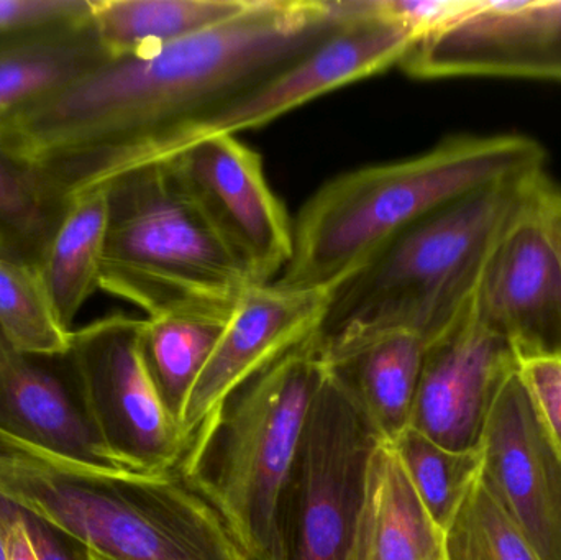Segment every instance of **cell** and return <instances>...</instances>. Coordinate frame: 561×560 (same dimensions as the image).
Returning a JSON list of instances; mask_svg holds the SVG:
<instances>
[{
    "label": "cell",
    "mask_w": 561,
    "mask_h": 560,
    "mask_svg": "<svg viewBox=\"0 0 561 560\" xmlns=\"http://www.w3.org/2000/svg\"><path fill=\"white\" fill-rule=\"evenodd\" d=\"M381 441L348 390L323 367L280 495L283 560H348L369 457Z\"/></svg>",
    "instance_id": "52a82bcc"
},
{
    "label": "cell",
    "mask_w": 561,
    "mask_h": 560,
    "mask_svg": "<svg viewBox=\"0 0 561 560\" xmlns=\"http://www.w3.org/2000/svg\"><path fill=\"white\" fill-rule=\"evenodd\" d=\"M0 334L28 357H68L75 331L59 318L38 263L0 249Z\"/></svg>",
    "instance_id": "603a6c76"
},
{
    "label": "cell",
    "mask_w": 561,
    "mask_h": 560,
    "mask_svg": "<svg viewBox=\"0 0 561 560\" xmlns=\"http://www.w3.org/2000/svg\"><path fill=\"white\" fill-rule=\"evenodd\" d=\"M144 319L114 315L75 329L76 397L108 449L144 476L178 472L187 453L145 362Z\"/></svg>",
    "instance_id": "ba28073f"
},
{
    "label": "cell",
    "mask_w": 561,
    "mask_h": 560,
    "mask_svg": "<svg viewBox=\"0 0 561 560\" xmlns=\"http://www.w3.org/2000/svg\"><path fill=\"white\" fill-rule=\"evenodd\" d=\"M0 502L111 560H249L219 513L180 473L91 472L2 427Z\"/></svg>",
    "instance_id": "277c9868"
},
{
    "label": "cell",
    "mask_w": 561,
    "mask_h": 560,
    "mask_svg": "<svg viewBox=\"0 0 561 560\" xmlns=\"http://www.w3.org/2000/svg\"><path fill=\"white\" fill-rule=\"evenodd\" d=\"M226 322L190 315L144 319L145 362L164 408L180 427L194 385L209 362Z\"/></svg>",
    "instance_id": "7402d4cb"
},
{
    "label": "cell",
    "mask_w": 561,
    "mask_h": 560,
    "mask_svg": "<svg viewBox=\"0 0 561 560\" xmlns=\"http://www.w3.org/2000/svg\"><path fill=\"white\" fill-rule=\"evenodd\" d=\"M0 334V427L59 460L105 476H144L99 437L65 385Z\"/></svg>",
    "instance_id": "2e32d148"
},
{
    "label": "cell",
    "mask_w": 561,
    "mask_h": 560,
    "mask_svg": "<svg viewBox=\"0 0 561 560\" xmlns=\"http://www.w3.org/2000/svg\"><path fill=\"white\" fill-rule=\"evenodd\" d=\"M99 289L148 318L190 315L227 321L256 285L222 242L170 160L112 180Z\"/></svg>",
    "instance_id": "5b68a950"
},
{
    "label": "cell",
    "mask_w": 561,
    "mask_h": 560,
    "mask_svg": "<svg viewBox=\"0 0 561 560\" xmlns=\"http://www.w3.org/2000/svg\"><path fill=\"white\" fill-rule=\"evenodd\" d=\"M327 302L329 292L276 282L243 293L187 401L181 421L187 449L243 385L316 334Z\"/></svg>",
    "instance_id": "9a60e30c"
},
{
    "label": "cell",
    "mask_w": 561,
    "mask_h": 560,
    "mask_svg": "<svg viewBox=\"0 0 561 560\" xmlns=\"http://www.w3.org/2000/svg\"><path fill=\"white\" fill-rule=\"evenodd\" d=\"M546 176L501 237L478 308L520 362L561 357V259L543 206Z\"/></svg>",
    "instance_id": "5bb4252c"
},
{
    "label": "cell",
    "mask_w": 561,
    "mask_h": 560,
    "mask_svg": "<svg viewBox=\"0 0 561 560\" xmlns=\"http://www.w3.org/2000/svg\"><path fill=\"white\" fill-rule=\"evenodd\" d=\"M107 219V191L75 197L56 220L38 259L53 305L71 331L76 316L99 288Z\"/></svg>",
    "instance_id": "44dd1931"
},
{
    "label": "cell",
    "mask_w": 561,
    "mask_h": 560,
    "mask_svg": "<svg viewBox=\"0 0 561 560\" xmlns=\"http://www.w3.org/2000/svg\"><path fill=\"white\" fill-rule=\"evenodd\" d=\"M91 10V0H0V35L75 22Z\"/></svg>",
    "instance_id": "4316f807"
},
{
    "label": "cell",
    "mask_w": 561,
    "mask_h": 560,
    "mask_svg": "<svg viewBox=\"0 0 561 560\" xmlns=\"http://www.w3.org/2000/svg\"><path fill=\"white\" fill-rule=\"evenodd\" d=\"M543 206H546L550 232L556 240L561 259V187L550 180L547 181L546 190H543Z\"/></svg>",
    "instance_id": "1f68e13d"
},
{
    "label": "cell",
    "mask_w": 561,
    "mask_h": 560,
    "mask_svg": "<svg viewBox=\"0 0 561 560\" xmlns=\"http://www.w3.org/2000/svg\"><path fill=\"white\" fill-rule=\"evenodd\" d=\"M519 367L510 342L484 321L474 295L427 347L409 427L447 449H480L494 401Z\"/></svg>",
    "instance_id": "4fadbf2b"
},
{
    "label": "cell",
    "mask_w": 561,
    "mask_h": 560,
    "mask_svg": "<svg viewBox=\"0 0 561 560\" xmlns=\"http://www.w3.org/2000/svg\"><path fill=\"white\" fill-rule=\"evenodd\" d=\"M444 560H542L481 477L442 532Z\"/></svg>",
    "instance_id": "d4e9b609"
},
{
    "label": "cell",
    "mask_w": 561,
    "mask_h": 560,
    "mask_svg": "<svg viewBox=\"0 0 561 560\" xmlns=\"http://www.w3.org/2000/svg\"><path fill=\"white\" fill-rule=\"evenodd\" d=\"M474 0H379L386 15L411 26L419 38L467 12Z\"/></svg>",
    "instance_id": "f1b7e54d"
},
{
    "label": "cell",
    "mask_w": 561,
    "mask_h": 560,
    "mask_svg": "<svg viewBox=\"0 0 561 560\" xmlns=\"http://www.w3.org/2000/svg\"><path fill=\"white\" fill-rule=\"evenodd\" d=\"M348 560H444L442 532L389 441L369 457Z\"/></svg>",
    "instance_id": "ac0fdd59"
},
{
    "label": "cell",
    "mask_w": 561,
    "mask_h": 560,
    "mask_svg": "<svg viewBox=\"0 0 561 560\" xmlns=\"http://www.w3.org/2000/svg\"><path fill=\"white\" fill-rule=\"evenodd\" d=\"M23 519L28 526L30 536H32L39 560H76L72 542L66 541L58 533L46 528L45 525L30 516L23 515Z\"/></svg>",
    "instance_id": "4dcf8cb0"
},
{
    "label": "cell",
    "mask_w": 561,
    "mask_h": 560,
    "mask_svg": "<svg viewBox=\"0 0 561 560\" xmlns=\"http://www.w3.org/2000/svg\"><path fill=\"white\" fill-rule=\"evenodd\" d=\"M481 480L542 560H561V456L523 375L507 378L480 443Z\"/></svg>",
    "instance_id": "7c38bea8"
},
{
    "label": "cell",
    "mask_w": 561,
    "mask_h": 560,
    "mask_svg": "<svg viewBox=\"0 0 561 560\" xmlns=\"http://www.w3.org/2000/svg\"><path fill=\"white\" fill-rule=\"evenodd\" d=\"M72 548H75L76 560H111L91 549L81 548V546L72 545Z\"/></svg>",
    "instance_id": "836d02e7"
},
{
    "label": "cell",
    "mask_w": 561,
    "mask_h": 560,
    "mask_svg": "<svg viewBox=\"0 0 561 560\" xmlns=\"http://www.w3.org/2000/svg\"><path fill=\"white\" fill-rule=\"evenodd\" d=\"M546 171L467 194L402 229L329 292L319 351L376 332H415L428 345L470 305L488 263Z\"/></svg>",
    "instance_id": "7a4b0ae2"
},
{
    "label": "cell",
    "mask_w": 561,
    "mask_h": 560,
    "mask_svg": "<svg viewBox=\"0 0 561 560\" xmlns=\"http://www.w3.org/2000/svg\"><path fill=\"white\" fill-rule=\"evenodd\" d=\"M49 204L39 196L32 181L0 153V249L9 252V232L43 236L48 240L46 224ZM10 253V252H9Z\"/></svg>",
    "instance_id": "484cf974"
},
{
    "label": "cell",
    "mask_w": 561,
    "mask_h": 560,
    "mask_svg": "<svg viewBox=\"0 0 561 560\" xmlns=\"http://www.w3.org/2000/svg\"><path fill=\"white\" fill-rule=\"evenodd\" d=\"M111 58L154 52L242 15L255 0H91Z\"/></svg>",
    "instance_id": "ffe728a7"
},
{
    "label": "cell",
    "mask_w": 561,
    "mask_h": 560,
    "mask_svg": "<svg viewBox=\"0 0 561 560\" xmlns=\"http://www.w3.org/2000/svg\"><path fill=\"white\" fill-rule=\"evenodd\" d=\"M417 39L411 26L382 12L379 0H358L355 13L332 36L224 107L186 147L214 135L263 127L327 92L399 66Z\"/></svg>",
    "instance_id": "8fae6325"
},
{
    "label": "cell",
    "mask_w": 561,
    "mask_h": 560,
    "mask_svg": "<svg viewBox=\"0 0 561 560\" xmlns=\"http://www.w3.org/2000/svg\"><path fill=\"white\" fill-rule=\"evenodd\" d=\"M421 79L457 76L561 81V0H474L399 62Z\"/></svg>",
    "instance_id": "30bf717a"
},
{
    "label": "cell",
    "mask_w": 561,
    "mask_h": 560,
    "mask_svg": "<svg viewBox=\"0 0 561 560\" xmlns=\"http://www.w3.org/2000/svg\"><path fill=\"white\" fill-rule=\"evenodd\" d=\"M519 372L561 456V357L520 362Z\"/></svg>",
    "instance_id": "83f0119b"
},
{
    "label": "cell",
    "mask_w": 561,
    "mask_h": 560,
    "mask_svg": "<svg viewBox=\"0 0 561 560\" xmlns=\"http://www.w3.org/2000/svg\"><path fill=\"white\" fill-rule=\"evenodd\" d=\"M7 522V548L9 560H39L28 526L23 519L22 513L7 503L0 502Z\"/></svg>",
    "instance_id": "f546056e"
},
{
    "label": "cell",
    "mask_w": 561,
    "mask_h": 560,
    "mask_svg": "<svg viewBox=\"0 0 561 560\" xmlns=\"http://www.w3.org/2000/svg\"><path fill=\"white\" fill-rule=\"evenodd\" d=\"M322 377L319 351L307 339L227 400L178 469L249 560H283L280 495Z\"/></svg>",
    "instance_id": "8992f818"
},
{
    "label": "cell",
    "mask_w": 561,
    "mask_h": 560,
    "mask_svg": "<svg viewBox=\"0 0 561 560\" xmlns=\"http://www.w3.org/2000/svg\"><path fill=\"white\" fill-rule=\"evenodd\" d=\"M358 0H255L242 15L154 52L108 58L0 112V153L58 209L163 160L224 107L312 52Z\"/></svg>",
    "instance_id": "6da1fadb"
},
{
    "label": "cell",
    "mask_w": 561,
    "mask_h": 560,
    "mask_svg": "<svg viewBox=\"0 0 561 560\" xmlns=\"http://www.w3.org/2000/svg\"><path fill=\"white\" fill-rule=\"evenodd\" d=\"M170 160L227 249L256 285L273 283L293 255L294 222L266 180L259 151L236 135L203 138Z\"/></svg>",
    "instance_id": "9c48e42d"
},
{
    "label": "cell",
    "mask_w": 561,
    "mask_h": 560,
    "mask_svg": "<svg viewBox=\"0 0 561 560\" xmlns=\"http://www.w3.org/2000/svg\"><path fill=\"white\" fill-rule=\"evenodd\" d=\"M0 560H9V548H7V522L0 505Z\"/></svg>",
    "instance_id": "d6a6232c"
},
{
    "label": "cell",
    "mask_w": 561,
    "mask_h": 560,
    "mask_svg": "<svg viewBox=\"0 0 561 560\" xmlns=\"http://www.w3.org/2000/svg\"><path fill=\"white\" fill-rule=\"evenodd\" d=\"M546 161L526 135H460L417 157L342 174L304 204L276 283L330 292L405 227L481 187L546 171Z\"/></svg>",
    "instance_id": "3957f363"
},
{
    "label": "cell",
    "mask_w": 561,
    "mask_h": 560,
    "mask_svg": "<svg viewBox=\"0 0 561 560\" xmlns=\"http://www.w3.org/2000/svg\"><path fill=\"white\" fill-rule=\"evenodd\" d=\"M108 58L91 15L0 35V112L42 98Z\"/></svg>",
    "instance_id": "d6986e66"
},
{
    "label": "cell",
    "mask_w": 561,
    "mask_h": 560,
    "mask_svg": "<svg viewBox=\"0 0 561 560\" xmlns=\"http://www.w3.org/2000/svg\"><path fill=\"white\" fill-rule=\"evenodd\" d=\"M427 347L415 332L392 329L317 351L376 433L394 441L411 423Z\"/></svg>",
    "instance_id": "e0dca14e"
},
{
    "label": "cell",
    "mask_w": 561,
    "mask_h": 560,
    "mask_svg": "<svg viewBox=\"0 0 561 560\" xmlns=\"http://www.w3.org/2000/svg\"><path fill=\"white\" fill-rule=\"evenodd\" d=\"M389 443L432 522L444 532L480 477V449H447L412 427Z\"/></svg>",
    "instance_id": "cb8c5ba5"
}]
</instances>
